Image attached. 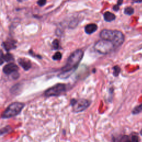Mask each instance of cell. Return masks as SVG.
I'll return each instance as SVG.
<instances>
[{"instance_id": "4316f807", "label": "cell", "mask_w": 142, "mask_h": 142, "mask_svg": "<svg viewBox=\"0 0 142 142\" xmlns=\"http://www.w3.org/2000/svg\"><path fill=\"white\" fill-rule=\"evenodd\" d=\"M140 135H141V136H142V129H141V131H140Z\"/></svg>"}, {"instance_id": "5bb4252c", "label": "cell", "mask_w": 142, "mask_h": 142, "mask_svg": "<svg viewBox=\"0 0 142 142\" xmlns=\"http://www.w3.org/2000/svg\"><path fill=\"white\" fill-rule=\"evenodd\" d=\"M14 56L11 53H6L5 55H4V60L6 62H11L12 61H14Z\"/></svg>"}, {"instance_id": "277c9868", "label": "cell", "mask_w": 142, "mask_h": 142, "mask_svg": "<svg viewBox=\"0 0 142 142\" xmlns=\"http://www.w3.org/2000/svg\"><path fill=\"white\" fill-rule=\"evenodd\" d=\"M114 47V46L112 42L105 39L97 41L94 46L95 51L102 54L110 53L113 50Z\"/></svg>"}, {"instance_id": "8fae6325", "label": "cell", "mask_w": 142, "mask_h": 142, "mask_svg": "<svg viewBox=\"0 0 142 142\" xmlns=\"http://www.w3.org/2000/svg\"><path fill=\"white\" fill-rule=\"evenodd\" d=\"M104 19L107 22H112L115 19V16L110 12H106L104 14Z\"/></svg>"}, {"instance_id": "7a4b0ae2", "label": "cell", "mask_w": 142, "mask_h": 142, "mask_svg": "<svg viewBox=\"0 0 142 142\" xmlns=\"http://www.w3.org/2000/svg\"><path fill=\"white\" fill-rule=\"evenodd\" d=\"M100 36L102 39L112 42L115 47H119L124 41V36L119 31L105 29L101 31Z\"/></svg>"}, {"instance_id": "ba28073f", "label": "cell", "mask_w": 142, "mask_h": 142, "mask_svg": "<svg viewBox=\"0 0 142 142\" xmlns=\"http://www.w3.org/2000/svg\"><path fill=\"white\" fill-rule=\"evenodd\" d=\"M19 64L24 69L25 71H28L31 68V62L27 59L19 58L18 60Z\"/></svg>"}, {"instance_id": "e0dca14e", "label": "cell", "mask_w": 142, "mask_h": 142, "mask_svg": "<svg viewBox=\"0 0 142 142\" xmlns=\"http://www.w3.org/2000/svg\"><path fill=\"white\" fill-rule=\"evenodd\" d=\"M11 130V128L9 126H7L5 128H2L1 129H0V135H2L8 133L9 131Z\"/></svg>"}, {"instance_id": "9a60e30c", "label": "cell", "mask_w": 142, "mask_h": 142, "mask_svg": "<svg viewBox=\"0 0 142 142\" xmlns=\"http://www.w3.org/2000/svg\"><path fill=\"white\" fill-rule=\"evenodd\" d=\"M134 11L133 8H132V7H127L124 9V14L128 15H131L133 14Z\"/></svg>"}, {"instance_id": "7402d4cb", "label": "cell", "mask_w": 142, "mask_h": 142, "mask_svg": "<svg viewBox=\"0 0 142 142\" xmlns=\"http://www.w3.org/2000/svg\"><path fill=\"white\" fill-rule=\"evenodd\" d=\"M47 0H38L37 4L39 6H43L46 4Z\"/></svg>"}, {"instance_id": "d6986e66", "label": "cell", "mask_w": 142, "mask_h": 142, "mask_svg": "<svg viewBox=\"0 0 142 142\" xmlns=\"http://www.w3.org/2000/svg\"><path fill=\"white\" fill-rule=\"evenodd\" d=\"M52 46L54 49H58L59 48V42L58 39H54L53 42H52Z\"/></svg>"}, {"instance_id": "2e32d148", "label": "cell", "mask_w": 142, "mask_h": 142, "mask_svg": "<svg viewBox=\"0 0 142 142\" xmlns=\"http://www.w3.org/2000/svg\"><path fill=\"white\" fill-rule=\"evenodd\" d=\"M119 142H133L131 139L130 137L128 136V135H123L122 137Z\"/></svg>"}, {"instance_id": "9c48e42d", "label": "cell", "mask_w": 142, "mask_h": 142, "mask_svg": "<svg viewBox=\"0 0 142 142\" xmlns=\"http://www.w3.org/2000/svg\"><path fill=\"white\" fill-rule=\"evenodd\" d=\"M97 26L94 24H88L85 27V32L88 35L92 34L97 30Z\"/></svg>"}, {"instance_id": "4fadbf2b", "label": "cell", "mask_w": 142, "mask_h": 142, "mask_svg": "<svg viewBox=\"0 0 142 142\" xmlns=\"http://www.w3.org/2000/svg\"><path fill=\"white\" fill-rule=\"evenodd\" d=\"M113 75L114 77H118L119 74L120 72H121V68L118 65H115L113 68Z\"/></svg>"}, {"instance_id": "6da1fadb", "label": "cell", "mask_w": 142, "mask_h": 142, "mask_svg": "<svg viewBox=\"0 0 142 142\" xmlns=\"http://www.w3.org/2000/svg\"><path fill=\"white\" fill-rule=\"evenodd\" d=\"M84 52L82 49H77L69 56L65 65L61 68V75L70 73L78 67L83 57Z\"/></svg>"}, {"instance_id": "d4e9b609", "label": "cell", "mask_w": 142, "mask_h": 142, "mask_svg": "<svg viewBox=\"0 0 142 142\" xmlns=\"http://www.w3.org/2000/svg\"><path fill=\"white\" fill-rule=\"evenodd\" d=\"M123 0H118L117 5L119 6H121L122 4V3H123Z\"/></svg>"}, {"instance_id": "30bf717a", "label": "cell", "mask_w": 142, "mask_h": 142, "mask_svg": "<svg viewBox=\"0 0 142 142\" xmlns=\"http://www.w3.org/2000/svg\"><path fill=\"white\" fill-rule=\"evenodd\" d=\"M3 46H4V47L7 51H9L16 48V46L14 42L9 41L3 43Z\"/></svg>"}, {"instance_id": "cb8c5ba5", "label": "cell", "mask_w": 142, "mask_h": 142, "mask_svg": "<svg viewBox=\"0 0 142 142\" xmlns=\"http://www.w3.org/2000/svg\"><path fill=\"white\" fill-rule=\"evenodd\" d=\"M113 10L115 11H118L119 9V6L118 5H115V6H113Z\"/></svg>"}, {"instance_id": "484cf974", "label": "cell", "mask_w": 142, "mask_h": 142, "mask_svg": "<svg viewBox=\"0 0 142 142\" xmlns=\"http://www.w3.org/2000/svg\"><path fill=\"white\" fill-rule=\"evenodd\" d=\"M135 2H138V3H140V2H142V0H134V1Z\"/></svg>"}, {"instance_id": "44dd1931", "label": "cell", "mask_w": 142, "mask_h": 142, "mask_svg": "<svg viewBox=\"0 0 142 142\" xmlns=\"http://www.w3.org/2000/svg\"><path fill=\"white\" fill-rule=\"evenodd\" d=\"M5 62L4 54L2 51H0V65H2Z\"/></svg>"}, {"instance_id": "ac0fdd59", "label": "cell", "mask_w": 142, "mask_h": 142, "mask_svg": "<svg viewBox=\"0 0 142 142\" xmlns=\"http://www.w3.org/2000/svg\"><path fill=\"white\" fill-rule=\"evenodd\" d=\"M53 59L55 61H59V60H61V58H62V54L61 52H56V53L53 55L52 57Z\"/></svg>"}, {"instance_id": "5b68a950", "label": "cell", "mask_w": 142, "mask_h": 142, "mask_svg": "<svg viewBox=\"0 0 142 142\" xmlns=\"http://www.w3.org/2000/svg\"><path fill=\"white\" fill-rule=\"evenodd\" d=\"M71 105L73 107V112L75 113H80L86 110L90 106L91 101L86 99H72L71 101Z\"/></svg>"}, {"instance_id": "8992f818", "label": "cell", "mask_w": 142, "mask_h": 142, "mask_svg": "<svg viewBox=\"0 0 142 142\" xmlns=\"http://www.w3.org/2000/svg\"><path fill=\"white\" fill-rule=\"evenodd\" d=\"M67 90V85L63 83H58L51 88H48L45 92L46 97L59 96L63 94Z\"/></svg>"}, {"instance_id": "83f0119b", "label": "cell", "mask_w": 142, "mask_h": 142, "mask_svg": "<svg viewBox=\"0 0 142 142\" xmlns=\"http://www.w3.org/2000/svg\"><path fill=\"white\" fill-rule=\"evenodd\" d=\"M113 142H115V139H114V138H113Z\"/></svg>"}, {"instance_id": "603a6c76", "label": "cell", "mask_w": 142, "mask_h": 142, "mask_svg": "<svg viewBox=\"0 0 142 142\" xmlns=\"http://www.w3.org/2000/svg\"><path fill=\"white\" fill-rule=\"evenodd\" d=\"M19 76V74L18 73V72H16L15 73L12 74V77L13 79H14V80H17V79L18 78Z\"/></svg>"}, {"instance_id": "7c38bea8", "label": "cell", "mask_w": 142, "mask_h": 142, "mask_svg": "<svg viewBox=\"0 0 142 142\" xmlns=\"http://www.w3.org/2000/svg\"><path fill=\"white\" fill-rule=\"evenodd\" d=\"M142 112V103L137 105V107H135L133 111H132V114L135 115V114H138Z\"/></svg>"}, {"instance_id": "52a82bcc", "label": "cell", "mask_w": 142, "mask_h": 142, "mask_svg": "<svg viewBox=\"0 0 142 142\" xmlns=\"http://www.w3.org/2000/svg\"><path fill=\"white\" fill-rule=\"evenodd\" d=\"M18 66L14 63H10L8 64H6L3 68L4 73L7 75L12 74L16 72H18Z\"/></svg>"}, {"instance_id": "ffe728a7", "label": "cell", "mask_w": 142, "mask_h": 142, "mask_svg": "<svg viewBox=\"0 0 142 142\" xmlns=\"http://www.w3.org/2000/svg\"><path fill=\"white\" fill-rule=\"evenodd\" d=\"M19 88H20V87H19V84H17L14 85V86H13V87L11 88V93H15V92H17L19 90Z\"/></svg>"}, {"instance_id": "3957f363", "label": "cell", "mask_w": 142, "mask_h": 142, "mask_svg": "<svg viewBox=\"0 0 142 142\" xmlns=\"http://www.w3.org/2000/svg\"><path fill=\"white\" fill-rule=\"evenodd\" d=\"M25 106L24 103L21 102H14L11 104L3 112L2 118H10L17 115L22 111Z\"/></svg>"}]
</instances>
